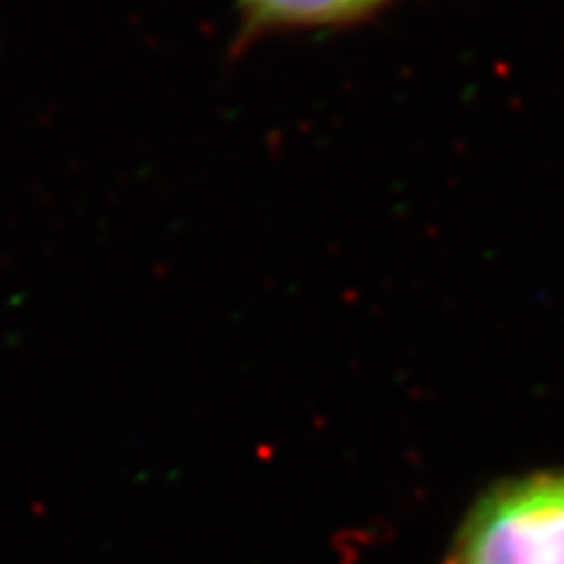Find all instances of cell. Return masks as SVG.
<instances>
[{
	"mask_svg": "<svg viewBox=\"0 0 564 564\" xmlns=\"http://www.w3.org/2000/svg\"><path fill=\"white\" fill-rule=\"evenodd\" d=\"M442 564H564V465L486 489Z\"/></svg>",
	"mask_w": 564,
	"mask_h": 564,
	"instance_id": "6da1fadb",
	"label": "cell"
},
{
	"mask_svg": "<svg viewBox=\"0 0 564 564\" xmlns=\"http://www.w3.org/2000/svg\"><path fill=\"white\" fill-rule=\"evenodd\" d=\"M394 0H236L246 40L270 32L333 30L356 24Z\"/></svg>",
	"mask_w": 564,
	"mask_h": 564,
	"instance_id": "7a4b0ae2",
	"label": "cell"
}]
</instances>
